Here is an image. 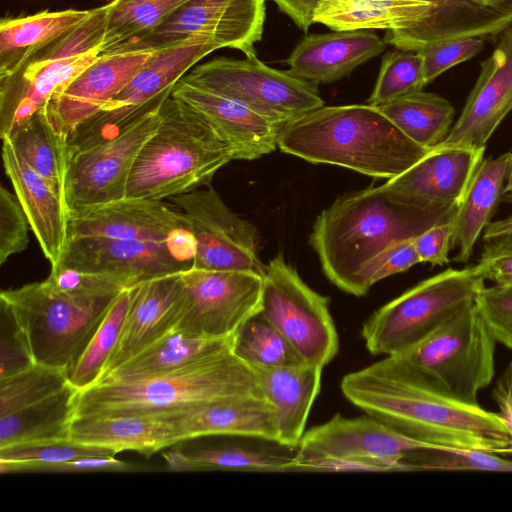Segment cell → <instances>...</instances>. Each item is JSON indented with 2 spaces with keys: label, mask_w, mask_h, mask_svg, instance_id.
Masks as SVG:
<instances>
[{
  "label": "cell",
  "mask_w": 512,
  "mask_h": 512,
  "mask_svg": "<svg viewBox=\"0 0 512 512\" xmlns=\"http://www.w3.org/2000/svg\"><path fill=\"white\" fill-rule=\"evenodd\" d=\"M232 352L249 366L289 367L306 363L261 311L235 332Z\"/></svg>",
  "instance_id": "ab89813d"
},
{
  "label": "cell",
  "mask_w": 512,
  "mask_h": 512,
  "mask_svg": "<svg viewBox=\"0 0 512 512\" xmlns=\"http://www.w3.org/2000/svg\"><path fill=\"white\" fill-rule=\"evenodd\" d=\"M266 0H188L149 33L102 54L154 52L205 37L221 48L256 56L262 38Z\"/></svg>",
  "instance_id": "5bb4252c"
},
{
  "label": "cell",
  "mask_w": 512,
  "mask_h": 512,
  "mask_svg": "<svg viewBox=\"0 0 512 512\" xmlns=\"http://www.w3.org/2000/svg\"><path fill=\"white\" fill-rule=\"evenodd\" d=\"M484 48L480 37H462L433 43L418 52L423 58L425 85L449 68L476 56Z\"/></svg>",
  "instance_id": "c3c4849f"
},
{
  "label": "cell",
  "mask_w": 512,
  "mask_h": 512,
  "mask_svg": "<svg viewBox=\"0 0 512 512\" xmlns=\"http://www.w3.org/2000/svg\"><path fill=\"white\" fill-rule=\"evenodd\" d=\"M426 446L436 445L402 435L367 414H336L303 434L294 471H402L406 455Z\"/></svg>",
  "instance_id": "8fae6325"
},
{
  "label": "cell",
  "mask_w": 512,
  "mask_h": 512,
  "mask_svg": "<svg viewBox=\"0 0 512 512\" xmlns=\"http://www.w3.org/2000/svg\"><path fill=\"white\" fill-rule=\"evenodd\" d=\"M188 0H112L105 5L101 54L158 27Z\"/></svg>",
  "instance_id": "f35d334b"
},
{
  "label": "cell",
  "mask_w": 512,
  "mask_h": 512,
  "mask_svg": "<svg viewBox=\"0 0 512 512\" xmlns=\"http://www.w3.org/2000/svg\"><path fill=\"white\" fill-rule=\"evenodd\" d=\"M458 209L406 204L384 183L338 197L317 216L309 243L327 279L342 291L360 297L366 294L364 273L375 258L453 219Z\"/></svg>",
  "instance_id": "7a4b0ae2"
},
{
  "label": "cell",
  "mask_w": 512,
  "mask_h": 512,
  "mask_svg": "<svg viewBox=\"0 0 512 512\" xmlns=\"http://www.w3.org/2000/svg\"><path fill=\"white\" fill-rule=\"evenodd\" d=\"M429 14L421 0H319L313 22L334 31L386 29L385 43L405 50Z\"/></svg>",
  "instance_id": "484cf974"
},
{
  "label": "cell",
  "mask_w": 512,
  "mask_h": 512,
  "mask_svg": "<svg viewBox=\"0 0 512 512\" xmlns=\"http://www.w3.org/2000/svg\"><path fill=\"white\" fill-rule=\"evenodd\" d=\"M294 23L307 32L314 23L313 16L319 0H272Z\"/></svg>",
  "instance_id": "9f6ffc18"
},
{
  "label": "cell",
  "mask_w": 512,
  "mask_h": 512,
  "mask_svg": "<svg viewBox=\"0 0 512 512\" xmlns=\"http://www.w3.org/2000/svg\"><path fill=\"white\" fill-rule=\"evenodd\" d=\"M1 327L0 378L35 363L21 329L3 302H1Z\"/></svg>",
  "instance_id": "f907efd6"
},
{
  "label": "cell",
  "mask_w": 512,
  "mask_h": 512,
  "mask_svg": "<svg viewBox=\"0 0 512 512\" xmlns=\"http://www.w3.org/2000/svg\"><path fill=\"white\" fill-rule=\"evenodd\" d=\"M69 383L66 370L32 363L0 378V416L35 404L63 389Z\"/></svg>",
  "instance_id": "7bdbcfd3"
},
{
  "label": "cell",
  "mask_w": 512,
  "mask_h": 512,
  "mask_svg": "<svg viewBox=\"0 0 512 512\" xmlns=\"http://www.w3.org/2000/svg\"><path fill=\"white\" fill-rule=\"evenodd\" d=\"M278 148L311 163L390 180L432 148L408 138L377 106H322L287 122Z\"/></svg>",
  "instance_id": "3957f363"
},
{
  "label": "cell",
  "mask_w": 512,
  "mask_h": 512,
  "mask_svg": "<svg viewBox=\"0 0 512 512\" xmlns=\"http://www.w3.org/2000/svg\"><path fill=\"white\" fill-rule=\"evenodd\" d=\"M495 344L474 301L396 356L436 391L479 404L478 393L494 377Z\"/></svg>",
  "instance_id": "ba28073f"
},
{
  "label": "cell",
  "mask_w": 512,
  "mask_h": 512,
  "mask_svg": "<svg viewBox=\"0 0 512 512\" xmlns=\"http://www.w3.org/2000/svg\"><path fill=\"white\" fill-rule=\"evenodd\" d=\"M117 453L110 447L79 443L68 438L0 448V461L59 463L83 457L115 456Z\"/></svg>",
  "instance_id": "f6af8a7d"
},
{
  "label": "cell",
  "mask_w": 512,
  "mask_h": 512,
  "mask_svg": "<svg viewBox=\"0 0 512 512\" xmlns=\"http://www.w3.org/2000/svg\"><path fill=\"white\" fill-rule=\"evenodd\" d=\"M484 152L485 149L435 146L385 185L397 198L412 206L460 207Z\"/></svg>",
  "instance_id": "44dd1931"
},
{
  "label": "cell",
  "mask_w": 512,
  "mask_h": 512,
  "mask_svg": "<svg viewBox=\"0 0 512 512\" xmlns=\"http://www.w3.org/2000/svg\"><path fill=\"white\" fill-rule=\"evenodd\" d=\"M377 107L408 138L425 148H433L446 139L455 115L448 100L422 90Z\"/></svg>",
  "instance_id": "8d00e7d4"
},
{
  "label": "cell",
  "mask_w": 512,
  "mask_h": 512,
  "mask_svg": "<svg viewBox=\"0 0 512 512\" xmlns=\"http://www.w3.org/2000/svg\"><path fill=\"white\" fill-rule=\"evenodd\" d=\"M489 6L508 13L512 14V0H483Z\"/></svg>",
  "instance_id": "680465c9"
},
{
  "label": "cell",
  "mask_w": 512,
  "mask_h": 512,
  "mask_svg": "<svg viewBox=\"0 0 512 512\" xmlns=\"http://www.w3.org/2000/svg\"><path fill=\"white\" fill-rule=\"evenodd\" d=\"M194 236L147 242L99 236L70 238L55 265L111 277L127 289L193 267ZM53 266V265H52Z\"/></svg>",
  "instance_id": "9a60e30c"
},
{
  "label": "cell",
  "mask_w": 512,
  "mask_h": 512,
  "mask_svg": "<svg viewBox=\"0 0 512 512\" xmlns=\"http://www.w3.org/2000/svg\"><path fill=\"white\" fill-rule=\"evenodd\" d=\"M503 195H511L512 196V152H510V160L506 175V185L503 188L502 196Z\"/></svg>",
  "instance_id": "91938a15"
},
{
  "label": "cell",
  "mask_w": 512,
  "mask_h": 512,
  "mask_svg": "<svg viewBox=\"0 0 512 512\" xmlns=\"http://www.w3.org/2000/svg\"><path fill=\"white\" fill-rule=\"evenodd\" d=\"M413 240L390 247L370 263L363 276V288L366 294L377 282L407 271L415 264L420 263Z\"/></svg>",
  "instance_id": "816d5d0a"
},
{
  "label": "cell",
  "mask_w": 512,
  "mask_h": 512,
  "mask_svg": "<svg viewBox=\"0 0 512 512\" xmlns=\"http://www.w3.org/2000/svg\"><path fill=\"white\" fill-rule=\"evenodd\" d=\"M500 454L448 446H426L411 450L401 463L408 471L512 472V460Z\"/></svg>",
  "instance_id": "b9f144b4"
},
{
  "label": "cell",
  "mask_w": 512,
  "mask_h": 512,
  "mask_svg": "<svg viewBox=\"0 0 512 512\" xmlns=\"http://www.w3.org/2000/svg\"><path fill=\"white\" fill-rule=\"evenodd\" d=\"M424 81L423 58L415 51L395 50L385 54L374 89L367 104L380 106L421 91Z\"/></svg>",
  "instance_id": "ee69618b"
},
{
  "label": "cell",
  "mask_w": 512,
  "mask_h": 512,
  "mask_svg": "<svg viewBox=\"0 0 512 512\" xmlns=\"http://www.w3.org/2000/svg\"><path fill=\"white\" fill-rule=\"evenodd\" d=\"M161 119L158 109L112 139L70 155L64 184L69 216L126 197L134 162Z\"/></svg>",
  "instance_id": "2e32d148"
},
{
  "label": "cell",
  "mask_w": 512,
  "mask_h": 512,
  "mask_svg": "<svg viewBox=\"0 0 512 512\" xmlns=\"http://www.w3.org/2000/svg\"><path fill=\"white\" fill-rule=\"evenodd\" d=\"M27 216L17 196L0 188V264L24 251L29 243Z\"/></svg>",
  "instance_id": "681fc988"
},
{
  "label": "cell",
  "mask_w": 512,
  "mask_h": 512,
  "mask_svg": "<svg viewBox=\"0 0 512 512\" xmlns=\"http://www.w3.org/2000/svg\"><path fill=\"white\" fill-rule=\"evenodd\" d=\"M70 439L110 447L118 453L135 451L146 457L181 442L171 415L74 417Z\"/></svg>",
  "instance_id": "f546056e"
},
{
  "label": "cell",
  "mask_w": 512,
  "mask_h": 512,
  "mask_svg": "<svg viewBox=\"0 0 512 512\" xmlns=\"http://www.w3.org/2000/svg\"><path fill=\"white\" fill-rule=\"evenodd\" d=\"M217 49L221 47L213 40L194 37L154 51L130 82L67 138L69 157L112 139L144 116L160 109L186 72Z\"/></svg>",
  "instance_id": "30bf717a"
},
{
  "label": "cell",
  "mask_w": 512,
  "mask_h": 512,
  "mask_svg": "<svg viewBox=\"0 0 512 512\" xmlns=\"http://www.w3.org/2000/svg\"><path fill=\"white\" fill-rule=\"evenodd\" d=\"M475 305L495 341L512 350V285L484 286Z\"/></svg>",
  "instance_id": "bcb514c9"
},
{
  "label": "cell",
  "mask_w": 512,
  "mask_h": 512,
  "mask_svg": "<svg viewBox=\"0 0 512 512\" xmlns=\"http://www.w3.org/2000/svg\"><path fill=\"white\" fill-rule=\"evenodd\" d=\"M385 41L366 30L311 34L294 48L286 63L294 76L315 85L331 83L379 55Z\"/></svg>",
  "instance_id": "4316f807"
},
{
  "label": "cell",
  "mask_w": 512,
  "mask_h": 512,
  "mask_svg": "<svg viewBox=\"0 0 512 512\" xmlns=\"http://www.w3.org/2000/svg\"><path fill=\"white\" fill-rule=\"evenodd\" d=\"M510 152L483 159L454 218L452 246L458 247L454 261L468 262L481 233L490 223L501 201Z\"/></svg>",
  "instance_id": "d6a6232c"
},
{
  "label": "cell",
  "mask_w": 512,
  "mask_h": 512,
  "mask_svg": "<svg viewBox=\"0 0 512 512\" xmlns=\"http://www.w3.org/2000/svg\"><path fill=\"white\" fill-rule=\"evenodd\" d=\"M183 298L176 329L228 337L261 309L263 276L191 267L182 272Z\"/></svg>",
  "instance_id": "ac0fdd59"
},
{
  "label": "cell",
  "mask_w": 512,
  "mask_h": 512,
  "mask_svg": "<svg viewBox=\"0 0 512 512\" xmlns=\"http://www.w3.org/2000/svg\"><path fill=\"white\" fill-rule=\"evenodd\" d=\"M78 391L69 382L35 404L0 416V448L70 438Z\"/></svg>",
  "instance_id": "d590c367"
},
{
  "label": "cell",
  "mask_w": 512,
  "mask_h": 512,
  "mask_svg": "<svg viewBox=\"0 0 512 512\" xmlns=\"http://www.w3.org/2000/svg\"><path fill=\"white\" fill-rule=\"evenodd\" d=\"M186 216L196 241L193 267L264 275L256 228L234 213L211 186L169 198Z\"/></svg>",
  "instance_id": "e0dca14e"
},
{
  "label": "cell",
  "mask_w": 512,
  "mask_h": 512,
  "mask_svg": "<svg viewBox=\"0 0 512 512\" xmlns=\"http://www.w3.org/2000/svg\"><path fill=\"white\" fill-rule=\"evenodd\" d=\"M340 388L365 414L416 441L512 453V438L498 413L436 391L399 356L346 374Z\"/></svg>",
  "instance_id": "6da1fadb"
},
{
  "label": "cell",
  "mask_w": 512,
  "mask_h": 512,
  "mask_svg": "<svg viewBox=\"0 0 512 512\" xmlns=\"http://www.w3.org/2000/svg\"><path fill=\"white\" fill-rule=\"evenodd\" d=\"M297 448H268L253 446H226L205 448L191 452L179 449L165 452L167 469L173 472L294 471Z\"/></svg>",
  "instance_id": "e575fe53"
},
{
  "label": "cell",
  "mask_w": 512,
  "mask_h": 512,
  "mask_svg": "<svg viewBox=\"0 0 512 512\" xmlns=\"http://www.w3.org/2000/svg\"><path fill=\"white\" fill-rule=\"evenodd\" d=\"M182 298V273L157 277L132 287L119 340L100 379L175 329Z\"/></svg>",
  "instance_id": "603a6c76"
},
{
  "label": "cell",
  "mask_w": 512,
  "mask_h": 512,
  "mask_svg": "<svg viewBox=\"0 0 512 512\" xmlns=\"http://www.w3.org/2000/svg\"><path fill=\"white\" fill-rule=\"evenodd\" d=\"M180 441L204 436H240L277 444L276 410L266 397H242L207 403L171 415Z\"/></svg>",
  "instance_id": "83f0119b"
},
{
  "label": "cell",
  "mask_w": 512,
  "mask_h": 512,
  "mask_svg": "<svg viewBox=\"0 0 512 512\" xmlns=\"http://www.w3.org/2000/svg\"><path fill=\"white\" fill-rule=\"evenodd\" d=\"M512 233V214L506 218L490 222L483 231V239L485 241L511 234Z\"/></svg>",
  "instance_id": "6f0895ef"
},
{
  "label": "cell",
  "mask_w": 512,
  "mask_h": 512,
  "mask_svg": "<svg viewBox=\"0 0 512 512\" xmlns=\"http://www.w3.org/2000/svg\"><path fill=\"white\" fill-rule=\"evenodd\" d=\"M477 264L486 280L512 285V233L487 240Z\"/></svg>",
  "instance_id": "f5cc1de1"
},
{
  "label": "cell",
  "mask_w": 512,
  "mask_h": 512,
  "mask_svg": "<svg viewBox=\"0 0 512 512\" xmlns=\"http://www.w3.org/2000/svg\"><path fill=\"white\" fill-rule=\"evenodd\" d=\"M492 396L499 409L497 413L512 438V361L498 377Z\"/></svg>",
  "instance_id": "11a10c76"
},
{
  "label": "cell",
  "mask_w": 512,
  "mask_h": 512,
  "mask_svg": "<svg viewBox=\"0 0 512 512\" xmlns=\"http://www.w3.org/2000/svg\"><path fill=\"white\" fill-rule=\"evenodd\" d=\"M511 110L512 27H508L491 56L481 62L479 77L458 120L437 146L485 149Z\"/></svg>",
  "instance_id": "ffe728a7"
},
{
  "label": "cell",
  "mask_w": 512,
  "mask_h": 512,
  "mask_svg": "<svg viewBox=\"0 0 512 512\" xmlns=\"http://www.w3.org/2000/svg\"><path fill=\"white\" fill-rule=\"evenodd\" d=\"M260 311L306 363L324 368L336 356L339 338L329 299L310 288L281 254L266 265Z\"/></svg>",
  "instance_id": "4fadbf2b"
},
{
  "label": "cell",
  "mask_w": 512,
  "mask_h": 512,
  "mask_svg": "<svg viewBox=\"0 0 512 512\" xmlns=\"http://www.w3.org/2000/svg\"><path fill=\"white\" fill-rule=\"evenodd\" d=\"M266 397L254 372L232 350L181 369L78 391L75 416H166L232 398Z\"/></svg>",
  "instance_id": "277c9868"
},
{
  "label": "cell",
  "mask_w": 512,
  "mask_h": 512,
  "mask_svg": "<svg viewBox=\"0 0 512 512\" xmlns=\"http://www.w3.org/2000/svg\"><path fill=\"white\" fill-rule=\"evenodd\" d=\"M160 112L157 131L134 162L126 197L163 200L208 187L234 160L228 143L196 109L170 96Z\"/></svg>",
  "instance_id": "5b68a950"
},
{
  "label": "cell",
  "mask_w": 512,
  "mask_h": 512,
  "mask_svg": "<svg viewBox=\"0 0 512 512\" xmlns=\"http://www.w3.org/2000/svg\"><path fill=\"white\" fill-rule=\"evenodd\" d=\"M182 79L233 99L282 126L324 105L315 84L289 70L271 68L256 56L244 60L215 58Z\"/></svg>",
  "instance_id": "7c38bea8"
},
{
  "label": "cell",
  "mask_w": 512,
  "mask_h": 512,
  "mask_svg": "<svg viewBox=\"0 0 512 512\" xmlns=\"http://www.w3.org/2000/svg\"><path fill=\"white\" fill-rule=\"evenodd\" d=\"M131 299V288L115 299L83 354L69 373V382L79 391L93 386L119 340Z\"/></svg>",
  "instance_id": "60d3db41"
},
{
  "label": "cell",
  "mask_w": 512,
  "mask_h": 512,
  "mask_svg": "<svg viewBox=\"0 0 512 512\" xmlns=\"http://www.w3.org/2000/svg\"><path fill=\"white\" fill-rule=\"evenodd\" d=\"M152 53L101 54L49 101L45 114L55 131L67 139L130 82Z\"/></svg>",
  "instance_id": "7402d4cb"
},
{
  "label": "cell",
  "mask_w": 512,
  "mask_h": 512,
  "mask_svg": "<svg viewBox=\"0 0 512 512\" xmlns=\"http://www.w3.org/2000/svg\"><path fill=\"white\" fill-rule=\"evenodd\" d=\"M430 6L422 29L405 51H419L433 43L462 37H493L512 25V14L483 0H421Z\"/></svg>",
  "instance_id": "1f68e13d"
},
{
  "label": "cell",
  "mask_w": 512,
  "mask_h": 512,
  "mask_svg": "<svg viewBox=\"0 0 512 512\" xmlns=\"http://www.w3.org/2000/svg\"><path fill=\"white\" fill-rule=\"evenodd\" d=\"M92 9H66L0 22V77L15 71L31 54L63 36L84 22Z\"/></svg>",
  "instance_id": "836d02e7"
},
{
  "label": "cell",
  "mask_w": 512,
  "mask_h": 512,
  "mask_svg": "<svg viewBox=\"0 0 512 512\" xmlns=\"http://www.w3.org/2000/svg\"><path fill=\"white\" fill-rule=\"evenodd\" d=\"M68 239L99 236L169 242L192 236L186 216L162 200L130 198L85 209L69 216Z\"/></svg>",
  "instance_id": "d6986e66"
},
{
  "label": "cell",
  "mask_w": 512,
  "mask_h": 512,
  "mask_svg": "<svg viewBox=\"0 0 512 512\" xmlns=\"http://www.w3.org/2000/svg\"><path fill=\"white\" fill-rule=\"evenodd\" d=\"M5 139L32 169L64 192L67 139L55 131L45 111L32 116Z\"/></svg>",
  "instance_id": "74e56055"
},
{
  "label": "cell",
  "mask_w": 512,
  "mask_h": 512,
  "mask_svg": "<svg viewBox=\"0 0 512 512\" xmlns=\"http://www.w3.org/2000/svg\"><path fill=\"white\" fill-rule=\"evenodd\" d=\"M151 469V467L118 460L115 456H91L59 463L0 461L1 473L142 472Z\"/></svg>",
  "instance_id": "7dc6e473"
},
{
  "label": "cell",
  "mask_w": 512,
  "mask_h": 512,
  "mask_svg": "<svg viewBox=\"0 0 512 512\" xmlns=\"http://www.w3.org/2000/svg\"><path fill=\"white\" fill-rule=\"evenodd\" d=\"M250 368L276 410L277 444L297 448L320 391L323 368L308 363L289 367L251 365Z\"/></svg>",
  "instance_id": "f1b7e54d"
},
{
  "label": "cell",
  "mask_w": 512,
  "mask_h": 512,
  "mask_svg": "<svg viewBox=\"0 0 512 512\" xmlns=\"http://www.w3.org/2000/svg\"><path fill=\"white\" fill-rule=\"evenodd\" d=\"M2 160L45 258L55 265L68 241L69 212L64 192L32 169L8 139H2Z\"/></svg>",
  "instance_id": "d4e9b609"
},
{
  "label": "cell",
  "mask_w": 512,
  "mask_h": 512,
  "mask_svg": "<svg viewBox=\"0 0 512 512\" xmlns=\"http://www.w3.org/2000/svg\"><path fill=\"white\" fill-rule=\"evenodd\" d=\"M233 338L234 335L209 337L191 334L175 328L98 382L133 380L169 373L232 350Z\"/></svg>",
  "instance_id": "4dcf8cb0"
},
{
  "label": "cell",
  "mask_w": 512,
  "mask_h": 512,
  "mask_svg": "<svg viewBox=\"0 0 512 512\" xmlns=\"http://www.w3.org/2000/svg\"><path fill=\"white\" fill-rule=\"evenodd\" d=\"M106 7L93 8L77 27L0 77V137L13 132L65 89L101 54Z\"/></svg>",
  "instance_id": "52a82bcc"
},
{
  "label": "cell",
  "mask_w": 512,
  "mask_h": 512,
  "mask_svg": "<svg viewBox=\"0 0 512 512\" xmlns=\"http://www.w3.org/2000/svg\"><path fill=\"white\" fill-rule=\"evenodd\" d=\"M454 218L428 228L413 240L420 262L440 266L450 262L448 255L453 248Z\"/></svg>",
  "instance_id": "db71d44e"
},
{
  "label": "cell",
  "mask_w": 512,
  "mask_h": 512,
  "mask_svg": "<svg viewBox=\"0 0 512 512\" xmlns=\"http://www.w3.org/2000/svg\"><path fill=\"white\" fill-rule=\"evenodd\" d=\"M119 293L61 291L47 280L0 294L21 329L35 363L71 372Z\"/></svg>",
  "instance_id": "8992f818"
},
{
  "label": "cell",
  "mask_w": 512,
  "mask_h": 512,
  "mask_svg": "<svg viewBox=\"0 0 512 512\" xmlns=\"http://www.w3.org/2000/svg\"><path fill=\"white\" fill-rule=\"evenodd\" d=\"M501 201L512 204V196L511 195H503L501 196Z\"/></svg>",
  "instance_id": "94428289"
},
{
  "label": "cell",
  "mask_w": 512,
  "mask_h": 512,
  "mask_svg": "<svg viewBox=\"0 0 512 512\" xmlns=\"http://www.w3.org/2000/svg\"><path fill=\"white\" fill-rule=\"evenodd\" d=\"M478 264L449 268L383 305L362 325L361 336L373 355H398L475 301L485 286Z\"/></svg>",
  "instance_id": "9c48e42d"
},
{
  "label": "cell",
  "mask_w": 512,
  "mask_h": 512,
  "mask_svg": "<svg viewBox=\"0 0 512 512\" xmlns=\"http://www.w3.org/2000/svg\"><path fill=\"white\" fill-rule=\"evenodd\" d=\"M171 96L199 111L230 146L234 160H254L278 148L283 128L249 107L182 78Z\"/></svg>",
  "instance_id": "cb8c5ba5"
}]
</instances>
